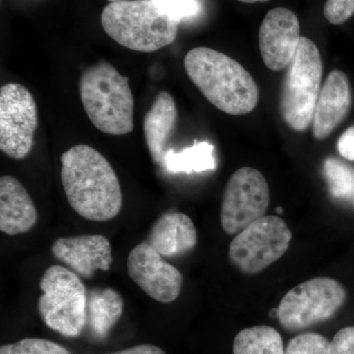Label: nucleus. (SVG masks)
<instances>
[{
    "label": "nucleus",
    "mask_w": 354,
    "mask_h": 354,
    "mask_svg": "<svg viewBox=\"0 0 354 354\" xmlns=\"http://www.w3.org/2000/svg\"><path fill=\"white\" fill-rule=\"evenodd\" d=\"M109 2L123 1V0H108Z\"/></svg>",
    "instance_id": "32"
},
{
    "label": "nucleus",
    "mask_w": 354,
    "mask_h": 354,
    "mask_svg": "<svg viewBox=\"0 0 354 354\" xmlns=\"http://www.w3.org/2000/svg\"><path fill=\"white\" fill-rule=\"evenodd\" d=\"M323 64L320 51L311 39L301 37L286 70L281 97V113L291 129L302 132L313 120L321 92Z\"/></svg>",
    "instance_id": "6"
},
{
    "label": "nucleus",
    "mask_w": 354,
    "mask_h": 354,
    "mask_svg": "<svg viewBox=\"0 0 354 354\" xmlns=\"http://www.w3.org/2000/svg\"><path fill=\"white\" fill-rule=\"evenodd\" d=\"M184 67L190 80L216 109L230 115L251 113L259 90L251 74L232 57L199 46L188 51Z\"/></svg>",
    "instance_id": "2"
},
{
    "label": "nucleus",
    "mask_w": 354,
    "mask_h": 354,
    "mask_svg": "<svg viewBox=\"0 0 354 354\" xmlns=\"http://www.w3.org/2000/svg\"><path fill=\"white\" fill-rule=\"evenodd\" d=\"M198 241L192 220L179 212H167L153 223L147 242L162 257H174L189 252Z\"/></svg>",
    "instance_id": "16"
},
{
    "label": "nucleus",
    "mask_w": 354,
    "mask_h": 354,
    "mask_svg": "<svg viewBox=\"0 0 354 354\" xmlns=\"http://www.w3.org/2000/svg\"><path fill=\"white\" fill-rule=\"evenodd\" d=\"M38 109L29 91L17 83L0 88V150L13 160H24L34 147Z\"/></svg>",
    "instance_id": "9"
},
{
    "label": "nucleus",
    "mask_w": 354,
    "mask_h": 354,
    "mask_svg": "<svg viewBox=\"0 0 354 354\" xmlns=\"http://www.w3.org/2000/svg\"><path fill=\"white\" fill-rule=\"evenodd\" d=\"M108 354H167L158 346L153 344H139V346H133V348L122 349V351H115V353Z\"/></svg>",
    "instance_id": "28"
},
{
    "label": "nucleus",
    "mask_w": 354,
    "mask_h": 354,
    "mask_svg": "<svg viewBox=\"0 0 354 354\" xmlns=\"http://www.w3.org/2000/svg\"><path fill=\"white\" fill-rule=\"evenodd\" d=\"M62 186L67 201L79 216L108 221L122 209V191L113 167L99 151L79 144L60 158Z\"/></svg>",
    "instance_id": "1"
},
{
    "label": "nucleus",
    "mask_w": 354,
    "mask_h": 354,
    "mask_svg": "<svg viewBox=\"0 0 354 354\" xmlns=\"http://www.w3.org/2000/svg\"><path fill=\"white\" fill-rule=\"evenodd\" d=\"M354 14V0H327L324 16L330 24L341 25Z\"/></svg>",
    "instance_id": "24"
},
{
    "label": "nucleus",
    "mask_w": 354,
    "mask_h": 354,
    "mask_svg": "<svg viewBox=\"0 0 354 354\" xmlns=\"http://www.w3.org/2000/svg\"><path fill=\"white\" fill-rule=\"evenodd\" d=\"M328 354H354V327L344 328L335 334Z\"/></svg>",
    "instance_id": "26"
},
{
    "label": "nucleus",
    "mask_w": 354,
    "mask_h": 354,
    "mask_svg": "<svg viewBox=\"0 0 354 354\" xmlns=\"http://www.w3.org/2000/svg\"><path fill=\"white\" fill-rule=\"evenodd\" d=\"M38 211L24 185L15 177L0 178V230L15 236L36 225Z\"/></svg>",
    "instance_id": "15"
},
{
    "label": "nucleus",
    "mask_w": 354,
    "mask_h": 354,
    "mask_svg": "<svg viewBox=\"0 0 354 354\" xmlns=\"http://www.w3.org/2000/svg\"><path fill=\"white\" fill-rule=\"evenodd\" d=\"M270 316L277 317V318H278V309L272 310V311L270 312Z\"/></svg>",
    "instance_id": "30"
},
{
    "label": "nucleus",
    "mask_w": 354,
    "mask_h": 354,
    "mask_svg": "<svg viewBox=\"0 0 354 354\" xmlns=\"http://www.w3.org/2000/svg\"><path fill=\"white\" fill-rule=\"evenodd\" d=\"M270 189L265 177L252 167H241L230 176L223 193L221 223L227 234H239L265 216Z\"/></svg>",
    "instance_id": "10"
},
{
    "label": "nucleus",
    "mask_w": 354,
    "mask_h": 354,
    "mask_svg": "<svg viewBox=\"0 0 354 354\" xmlns=\"http://www.w3.org/2000/svg\"><path fill=\"white\" fill-rule=\"evenodd\" d=\"M292 239L283 218L263 216L232 239L230 259L246 274H258L285 255Z\"/></svg>",
    "instance_id": "8"
},
{
    "label": "nucleus",
    "mask_w": 354,
    "mask_h": 354,
    "mask_svg": "<svg viewBox=\"0 0 354 354\" xmlns=\"http://www.w3.org/2000/svg\"><path fill=\"white\" fill-rule=\"evenodd\" d=\"M38 310L44 323L64 337L81 335L87 324L88 295L80 277L68 268L53 265L39 281Z\"/></svg>",
    "instance_id": "5"
},
{
    "label": "nucleus",
    "mask_w": 354,
    "mask_h": 354,
    "mask_svg": "<svg viewBox=\"0 0 354 354\" xmlns=\"http://www.w3.org/2000/svg\"><path fill=\"white\" fill-rule=\"evenodd\" d=\"M101 23L106 34L120 46L153 53L176 41L180 22L162 0H123L104 6Z\"/></svg>",
    "instance_id": "3"
},
{
    "label": "nucleus",
    "mask_w": 354,
    "mask_h": 354,
    "mask_svg": "<svg viewBox=\"0 0 354 354\" xmlns=\"http://www.w3.org/2000/svg\"><path fill=\"white\" fill-rule=\"evenodd\" d=\"M300 25L290 9L277 7L265 16L259 30L261 55L272 71L288 68L299 46Z\"/></svg>",
    "instance_id": "12"
},
{
    "label": "nucleus",
    "mask_w": 354,
    "mask_h": 354,
    "mask_svg": "<svg viewBox=\"0 0 354 354\" xmlns=\"http://www.w3.org/2000/svg\"><path fill=\"white\" fill-rule=\"evenodd\" d=\"M81 102L97 129L113 136L134 129V97L129 79L106 62L88 67L79 84Z\"/></svg>",
    "instance_id": "4"
},
{
    "label": "nucleus",
    "mask_w": 354,
    "mask_h": 354,
    "mask_svg": "<svg viewBox=\"0 0 354 354\" xmlns=\"http://www.w3.org/2000/svg\"><path fill=\"white\" fill-rule=\"evenodd\" d=\"M167 10L172 17L180 22L184 18H190L199 12L197 0H162Z\"/></svg>",
    "instance_id": "25"
},
{
    "label": "nucleus",
    "mask_w": 354,
    "mask_h": 354,
    "mask_svg": "<svg viewBox=\"0 0 354 354\" xmlns=\"http://www.w3.org/2000/svg\"><path fill=\"white\" fill-rule=\"evenodd\" d=\"M0 354H72L57 342L44 339L27 337L0 348Z\"/></svg>",
    "instance_id": "22"
},
{
    "label": "nucleus",
    "mask_w": 354,
    "mask_h": 354,
    "mask_svg": "<svg viewBox=\"0 0 354 354\" xmlns=\"http://www.w3.org/2000/svg\"><path fill=\"white\" fill-rule=\"evenodd\" d=\"M330 342L323 335L306 333L293 337L285 354H328Z\"/></svg>",
    "instance_id": "23"
},
{
    "label": "nucleus",
    "mask_w": 354,
    "mask_h": 354,
    "mask_svg": "<svg viewBox=\"0 0 354 354\" xmlns=\"http://www.w3.org/2000/svg\"><path fill=\"white\" fill-rule=\"evenodd\" d=\"M346 293L339 281L314 278L288 291L278 308L281 327L288 332L308 329L329 320L346 301Z\"/></svg>",
    "instance_id": "7"
},
{
    "label": "nucleus",
    "mask_w": 354,
    "mask_h": 354,
    "mask_svg": "<svg viewBox=\"0 0 354 354\" xmlns=\"http://www.w3.org/2000/svg\"><path fill=\"white\" fill-rule=\"evenodd\" d=\"M214 146L208 142H195L181 152L167 150L165 155V171L171 174H201L215 171L216 158L214 157Z\"/></svg>",
    "instance_id": "19"
},
{
    "label": "nucleus",
    "mask_w": 354,
    "mask_h": 354,
    "mask_svg": "<svg viewBox=\"0 0 354 354\" xmlns=\"http://www.w3.org/2000/svg\"><path fill=\"white\" fill-rule=\"evenodd\" d=\"M123 313V299L111 288L94 290L88 297L87 324L97 339L108 337Z\"/></svg>",
    "instance_id": "18"
},
{
    "label": "nucleus",
    "mask_w": 354,
    "mask_h": 354,
    "mask_svg": "<svg viewBox=\"0 0 354 354\" xmlns=\"http://www.w3.org/2000/svg\"><path fill=\"white\" fill-rule=\"evenodd\" d=\"M237 1L243 2V3H257V2L263 3V2H267L269 0H237Z\"/></svg>",
    "instance_id": "29"
},
{
    "label": "nucleus",
    "mask_w": 354,
    "mask_h": 354,
    "mask_svg": "<svg viewBox=\"0 0 354 354\" xmlns=\"http://www.w3.org/2000/svg\"><path fill=\"white\" fill-rule=\"evenodd\" d=\"M177 120L176 102L169 93H158L144 118L143 129L147 147L153 162L164 165L167 141Z\"/></svg>",
    "instance_id": "17"
},
{
    "label": "nucleus",
    "mask_w": 354,
    "mask_h": 354,
    "mask_svg": "<svg viewBox=\"0 0 354 354\" xmlns=\"http://www.w3.org/2000/svg\"><path fill=\"white\" fill-rule=\"evenodd\" d=\"M351 106V85L348 76L341 70H333L326 79L315 111H314L313 135L324 140L332 134L346 118Z\"/></svg>",
    "instance_id": "14"
},
{
    "label": "nucleus",
    "mask_w": 354,
    "mask_h": 354,
    "mask_svg": "<svg viewBox=\"0 0 354 354\" xmlns=\"http://www.w3.org/2000/svg\"><path fill=\"white\" fill-rule=\"evenodd\" d=\"M353 209H354V196H353Z\"/></svg>",
    "instance_id": "33"
},
{
    "label": "nucleus",
    "mask_w": 354,
    "mask_h": 354,
    "mask_svg": "<svg viewBox=\"0 0 354 354\" xmlns=\"http://www.w3.org/2000/svg\"><path fill=\"white\" fill-rule=\"evenodd\" d=\"M324 174L332 196L335 199L348 200L354 196V169L335 158H328L324 162Z\"/></svg>",
    "instance_id": "21"
},
{
    "label": "nucleus",
    "mask_w": 354,
    "mask_h": 354,
    "mask_svg": "<svg viewBox=\"0 0 354 354\" xmlns=\"http://www.w3.org/2000/svg\"><path fill=\"white\" fill-rule=\"evenodd\" d=\"M337 150L342 157L354 162V127L348 128L337 141Z\"/></svg>",
    "instance_id": "27"
},
{
    "label": "nucleus",
    "mask_w": 354,
    "mask_h": 354,
    "mask_svg": "<svg viewBox=\"0 0 354 354\" xmlns=\"http://www.w3.org/2000/svg\"><path fill=\"white\" fill-rule=\"evenodd\" d=\"M283 339L269 326L242 330L235 337L234 354H285Z\"/></svg>",
    "instance_id": "20"
},
{
    "label": "nucleus",
    "mask_w": 354,
    "mask_h": 354,
    "mask_svg": "<svg viewBox=\"0 0 354 354\" xmlns=\"http://www.w3.org/2000/svg\"><path fill=\"white\" fill-rule=\"evenodd\" d=\"M127 272L146 295L160 304H171L180 295L183 274L147 241L130 251Z\"/></svg>",
    "instance_id": "11"
},
{
    "label": "nucleus",
    "mask_w": 354,
    "mask_h": 354,
    "mask_svg": "<svg viewBox=\"0 0 354 354\" xmlns=\"http://www.w3.org/2000/svg\"><path fill=\"white\" fill-rule=\"evenodd\" d=\"M276 211L278 212L279 214H283V209L281 208V207H278V208L276 209Z\"/></svg>",
    "instance_id": "31"
},
{
    "label": "nucleus",
    "mask_w": 354,
    "mask_h": 354,
    "mask_svg": "<svg viewBox=\"0 0 354 354\" xmlns=\"http://www.w3.org/2000/svg\"><path fill=\"white\" fill-rule=\"evenodd\" d=\"M50 250L55 259L85 279L92 278L99 270L109 271L113 260L111 242L102 234L59 237Z\"/></svg>",
    "instance_id": "13"
}]
</instances>
